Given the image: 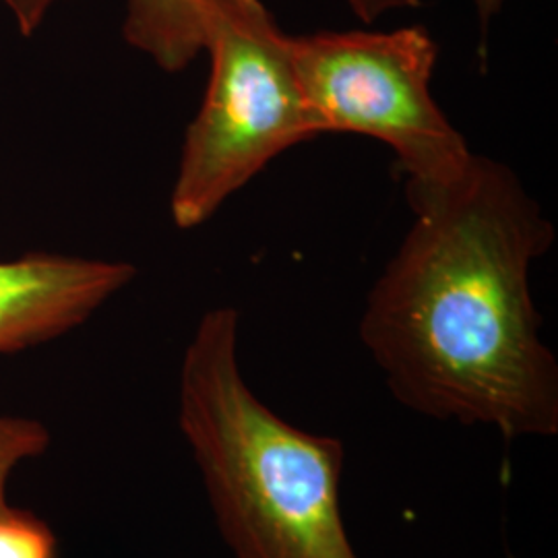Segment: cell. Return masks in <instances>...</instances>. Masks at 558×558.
Instances as JSON below:
<instances>
[{"mask_svg":"<svg viewBox=\"0 0 558 558\" xmlns=\"http://www.w3.org/2000/svg\"><path fill=\"white\" fill-rule=\"evenodd\" d=\"M0 558H57V538L44 521L7 505L0 511Z\"/></svg>","mask_w":558,"mask_h":558,"instance_id":"8","label":"cell"},{"mask_svg":"<svg viewBox=\"0 0 558 558\" xmlns=\"http://www.w3.org/2000/svg\"><path fill=\"white\" fill-rule=\"evenodd\" d=\"M135 276L124 260L52 253L0 260V356L71 333Z\"/></svg>","mask_w":558,"mask_h":558,"instance_id":"5","label":"cell"},{"mask_svg":"<svg viewBox=\"0 0 558 558\" xmlns=\"http://www.w3.org/2000/svg\"><path fill=\"white\" fill-rule=\"evenodd\" d=\"M414 220L373 283L360 341L410 412L558 435V362L542 339L532 267L557 230L505 161L474 154L458 179L405 184Z\"/></svg>","mask_w":558,"mask_h":558,"instance_id":"1","label":"cell"},{"mask_svg":"<svg viewBox=\"0 0 558 558\" xmlns=\"http://www.w3.org/2000/svg\"><path fill=\"white\" fill-rule=\"evenodd\" d=\"M240 313L201 317L180 362L179 428L234 558H360L341 513L345 447L281 418L240 366Z\"/></svg>","mask_w":558,"mask_h":558,"instance_id":"2","label":"cell"},{"mask_svg":"<svg viewBox=\"0 0 558 558\" xmlns=\"http://www.w3.org/2000/svg\"><path fill=\"white\" fill-rule=\"evenodd\" d=\"M476 15H478L480 34H482V44H486V36L490 29V23L499 15L505 7V0H472Z\"/></svg>","mask_w":558,"mask_h":558,"instance_id":"11","label":"cell"},{"mask_svg":"<svg viewBox=\"0 0 558 558\" xmlns=\"http://www.w3.org/2000/svg\"><path fill=\"white\" fill-rule=\"evenodd\" d=\"M290 48L319 137L352 133L385 143L405 184L416 186L458 179L472 160L433 96L439 44L424 25L290 36Z\"/></svg>","mask_w":558,"mask_h":558,"instance_id":"4","label":"cell"},{"mask_svg":"<svg viewBox=\"0 0 558 558\" xmlns=\"http://www.w3.org/2000/svg\"><path fill=\"white\" fill-rule=\"evenodd\" d=\"M211 71L184 131L170 216L195 230L267 163L319 137L290 48L263 0H209Z\"/></svg>","mask_w":558,"mask_h":558,"instance_id":"3","label":"cell"},{"mask_svg":"<svg viewBox=\"0 0 558 558\" xmlns=\"http://www.w3.org/2000/svg\"><path fill=\"white\" fill-rule=\"evenodd\" d=\"M50 433L38 420L0 416V511L7 507V484L23 461L40 458Z\"/></svg>","mask_w":558,"mask_h":558,"instance_id":"7","label":"cell"},{"mask_svg":"<svg viewBox=\"0 0 558 558\" xmlns=\"http://www.w3.org/2000/svg\"><path fill=\"white\" fill-rule=\"evenodd\" d=\"M350 11L359 17L362 23L371 25L380 17L396 13V11H412L418 9L420 0H348Z\"/></svg>","mask_w":558,"mask_h":558,"instance_id":"10","label":"cell"},{"mask_svg":"<svg viewBox=\"0 0 558 558\" xmlns=\"http://www.w3.org/2000/svg\"><path fill=\"white\" fill-rule=\"evenodd\" d=\"M62 0H2V4L11 11L13 20L23 38L34 36L40 29L48 11Z\"/></svg>","mask_w":558,"mask_h":558,"instance_id":"9","label":"cell"},{"mask_svg":"<svg viewBox=\"0 0 558 558\" xmlns=\"http://www.w3.org/2000/svg\"><path fill=\"white\" fill-rule=\"evenodd\" d=\"M209 0H126L122 36L163 73L177 75L205 52Z\"/></svg>","mask_w":558,"mask_h":558,"instance_id":"6","label":"cell"}]
</instances>
